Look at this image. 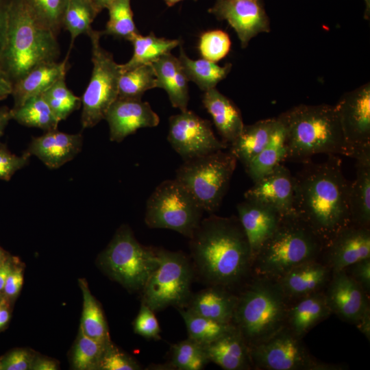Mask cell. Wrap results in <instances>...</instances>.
<instances>
[{
	"label": "cell",
	"mask_w": 370,
	"mask_h": 370,
	"mask_svg": "<svg viewBox=\"0 0 370 370\" xmlns=\"http://www.w3.org/2000/svg\"><path fill=\"white\" fill-rule=\"evenodd\" d=\"M58 366L56 363L47 358H37L34 360L31 369L34 370H56Z\"/></svg>",
	"instance_id": "cell-54"
},
{
	"label": "cell",
	"mask_w": 370,
	"mask_h": 370,
	"mask_svg": "<svg viewBox=\"0 0 370 370\" xmlns=\"http://www.w3.org/2000/svg\"><path fill=\"white\" fill-rule=\"evenodd\" d=\"M167 139L184 161L229 146L215 136L208 120L188 110L170 116Z\"/></svg>",
	"instance_id": "cell-13"
},
{
	"label": "cell",
	"mask_w": 370,
	"mask_h": 370,
	"mask_svg": "<svg viewBox=\"0 0 370 370\" xmlns=\"http://www.w3.org/2000/svg\"><path fill=\"white\" fill-rule=\"evenodd\" d=\"M60 54L57 36L37 23L24 0H10L0 67L12 84L35 66L57 61Z\"/></svg>",
	"instance_id": "cell-4"
},
{
	"label": "cell",
	"mask_w": 370,
	"mask_h": 370,
	"mask_svg": "<svg viewBox=\"0 0 370 370\" xmlns=\"http://www.w3.org/2000/svg\"><path fill=\"white\" fill-rule=\"evenodd\" d=\"M23 282L22 270L20 268L13 269L5 281L3 291L7 296L14 297L19 293Z\"/></svg>",
	"instance_id": "cell-50"
},
{
	"label": "cell",
	"mask_w": 370,
	"mask_h": 370,
	"mask_svg": "<svg viewBox=\"0 0 370 370\" xmlns=\"http://www.w3.org/2000/svg\"><path fill=\"white\" fill-rule=\"evenodd\" d=\"M164 1L168 6L171 7L183 0H164Z\"/></svg>",
	"instance_id": "cell-61"
},
{
	"label": "cell",
	"mask_w": 370,
	"mask_h": 370,
	"mask_svg": "<svg viewBox=\"0 0 370 370\" xmlns=\"http://www.w3.org/2000/svg\"><path fill=\"white\" fill-rule=\"evenodd\" d=\"M321 162L308 160L293 176V212L322 242L324 247L352 223L349 183L336 155Z\"/></svg>",
	"instance_id": "cell-1"
},
{
	"label": "cell",
	"mask_w": 370,
	"mask_h": 370,
	"mask_svg": "<svg viewBox=\"0 0 370 370\" xmlns=\"http://www.w3.org/2000/svg\"><path fill=\"white\" fill-rule=\"evenodd\" d=\"M37 23L56 36L69 0H24Z\"/></svg>",
	"instance_id": "cell-42"
},
{
	"label": "cell",
	"mask_w": 370,
	"mask_h": 370,
	"mask_svg": "<svg viewBox=\"0 0 370 370\" xmlns=\"http://www.w3.org/2000/svg\"><path fill=\"white\" fill-rule=\"evenodd\" d=\"M1 293H0V302L1 301Z\"/></svg>",
	"instance_id": "cell-63"
},
{
	"label": "cell",
	"mask_w": 370,
	"mask_h": 370,
	"mask_svg": "<svg viewBox=\"0 0 370 370\" xmlns=\"http://www.w3.org/2000/svg\"><path fill=\"white\" fill-rule=\"evenodd\" d=\"M151 66L156 75V88H163L166 92L173 108L180 111L188 110V80L178 58L170 51L153 62Z\"/></svg>",
	"instance_id": "cell-25"
},
{
	"label": "cell",
	"mask_w": 370,
	"mask_h": 370,
	"mask_svg": "<svg viewBox=\"0 0 370 370\" xmlns=\"http://www.w3.org/2000/svg\"><path fill=\"white\" fill-rule=\"evenodd\" d=\"M99 369L138 370L140 369V367L134 359L121 352L110 341L105 346Z\"/></svg>",
	"instance_id": "cell-45"
},
{
	"label": "cell",
	"mask_w": 370,
	"mask_h": 370,
	"mask_svg": "<svg viewBox=\"0 0 370 370\" xmlns=\"http://www.w3.org/2000/svg\"><path fill=\"white\" fill-rule=\"evenodd\" d=\"M278 117L285 130V160L304 163L319 153L348 156L334 106L300 104Z\"/></svg>",
	"instance_id": "cell-3"
},
{
	"label": "cell",
	"mask_w": 370,
	"mask_h": 370,
	"mask_svg": "<svg viewBox=\"0 0 370 370\" xmlns=\"http://www.w3.org/2000/svg\"><path fill=\"white\" fill-rule=\"evenodd\" d=\"M254 183L245 193V199L267 205L282 216L294 213L293 176L286 166L278 164Z\"/></svg>",
	"instance_id": "cell-19"
},
{
	"label": "cell",
	"mask_w": 370,
	"mask_h": 370,
	"mask_svg": "<svg viewBox=\"0 0 370 370\" xmlns=\"http://www.w3.org/2000/svg\"><path fill=\"white\" fill-rule=\"evenodd\" d=\"M218 20H225L234 29L243 48L260 33L270 31L262 0H216L208 10Z\"/></svg>",
	"instance_id": "cell-15"
},
{
	"label": "cell",
	"mask_w": 370,
	"mask_h": 370,
	"mask_svg": "<svg viewBox=\"0 0 370 370\" xmlns=\"http://www.w3.org/2000/svg\"><path fill=\"white\" fill-rule=\"evenodd\" d=\"M280 125L278 117L245 125L238 136L229 145L230 151L245 166L269 143Z\"/></svg>",
	"instance_id": "cell-29"
},
{
	"label": "cell",
	"mask_w": 370,
	"mask_h": 370,
	"mask_svg": "<svg viewBox=\"0 0 370 370\" xmlns=\"http://www.w3.org/2000/svg\"><path fill=\"white\" fill-rule=\"evenodd\" d=\"M2 369V366H1V361H0V370Z\"/></svg>",
	"instance_id": "cell-62"
},
{
	"label": "cell",
	"mask_w": 370,
	"mask_h": 370,
	"mask_svg": "<svg viewBox=\"0 0 370 370\" xmlns=\"http://www.w3.org/2000/svg\"><path fill=\"white\" fill-rule=\"evenodd\" d=\"M356 160V177L349 189L351 222L370 227V151L359 156Z\"/></svg>",
	"instance_id": "cell-30"
},
{
	"label": "cell",
	"mask_w": 370,
	"mask_h": 370,
	"mask_svg": "<svg viewBox=\"0 0 370 370\" xmlns=\"http://www.w3.org/2000/svg\"><path fill=\"white\" fill-rule=\"evenodd\" d=\"M360 332L370 340V310H367L355 324Z\"/></svg>",
	"instance_id": "cell-53"
},
{
	"label": "cell",
	"mask_w": 370,
	"mask_h": 370,
	"mask_svg": "<svg viewBox=\"0 0 370 370\" xmlns=\"http://www.w3.org/2000/svg\"><path fill=\"white\" fill-rule=\"evenodd\" d=\"M69 67L67 54L61 62H45L33 68L13 84V108H18L29 99L42 95L58 79L65 77Z\"/></svg>",
	"instance_id": "cell-23"
},
{
	"label": "cell",
	"mask_w": 370,
	"mask_h": 370,
	"mask_svg": "<svg viewBox=\"0 0 370 370\" xmlns=\"http://www.w3.org/2000/svg\"><path fill=\"white\" fill-rule=\"evenodd\" d=\"M178 59L188 80L196 84L204 92L216 88L217 84L227 76L232 66L231 63L219 66L204 58L190 59L182 44Z\"/></svg>",
	"instance_id": "cell-31"
},
{
	"label": "cell",
	"mask_w": 370,
	"mask_h": 370,
	"mask_svg": "<svg viewBox=\"0 0 370 370\" xmlns=\"http://www.w3.org/2000/svg\"><path fill=\"white\" fill-rule=\"evenodd\" d=\"M158 264L142 289V302L153 311L185 308L191 296L193 267L181 251L156 249Z\"/></svg>",
	"instance_id": "cell-9"
},
{
	"label": "cell",
	"mask_w": 370,
	"mask_h": 370,
	"mask_svg": "<svg viewBox=\"0 0 370 370\" xmlns=\"http://www.w3.org/2000/svg\"><path fill=\"white\" fill-rule=\"evenodd\" d=\"M91 42L92 71L89 83L82 99L81 124L82 128L95 126L118 98L119 81L121 71L111 53L100 43L102 31L92 28L88 34Z\"/></svg>",
	"instance_id": "cell-11"
},
{
	"label": "cell",
	"mask_w": 370,
	"mask_h": 370,
	"mask_svg": "<svg viewBox=\"0 0 370 370\" xmlns=\"http://www.w3.org/2000/svg\"><path fill=\"white\" fill-rule=\"evenodd\" d=\"M195 1H197V0H195Z\"/></svg>",
	"instance_id": "cell-64"
},
{
	"label": "cell",
	"mask_w": 370,
	"mask_h": 370,
	"mask_svg": "<svg viewBox=\"0 0 370 370\" xmlns=\"http://www.w3.org/2000/svg\"><path fill=\"white\" fill-rule=\"evenodd\" d=\"M104 119L108 123L110 140L117 143L138 129L153 127L160 123L158 115L148 102L119 97L110 106Z\"/></svg>",
	"instance_id": "cell-17"
},
{
	"label": "cell",
	"mask_w": 370,
	"mask_h": 370,
	"mask_svg": "<svg viewBox=\"0 0 370 370\" xmlns=\"http://www.w3.org/2000/svg\"><path fill=\"white\" fill-rule=\"evenodd\" d=\"M105 271L130 291H142L158 264L156 249L141 245L132 230L122 225L99 258Z\"/></svg>",
	"instance_id": "cell-10"
},
{
	"label": "cell",
	"mask_w": 370,
	"mask_h": 370,
	"mask_svg": "<svg viewBox=\"0 0 370 370\" xmlns=\"http://www.w3.org/2000/svg\"><path fill=\"white\" fill-rule=\"evenodd\" d=\"M348 156L356 159L370 151V85L345 93L334 106Z\"/></svg>",
	"instance_id": "cell-14"
},
{
	"label": "cell",
	"mask_w": 370,
	"mask_h": 370,
	"mask_svg": "<svg viewBox=\"0 0 370 370\" xmlns=\"http://www.w3.org/2000/svg\"><path fill=\"white\" fill-rule=\"evenodd\" d=\"M117 0H92L95 8L99 13L102 10L106 9L112 3Z\"/></svg>",
	"instance_id": "cell-58"
},
{
	"label": "cell",
	"mask_w": 370,
	"mask_h": 370,
	"mask_svg": "<svg viewBox=\"0 0 370 370\" xmlns=\"http://www.w3.org/2000/svg\"><path fill=\"white\" fill-rule=\"evenodd\" d=\"M204 347L209 361L225 370L253 369L249 347L236 328Z\"/></svg>",
	"instance_id": "cell-24"
},
{
	"label": "cell",
	"mask_w": 370,
	"mask_h": 370,
	"mask_svg": "<svg viewBox=\"0 0 370 370\" xmlns=\"http://www.w3.org/2000/svg\"><path fill=\"white\" fill-rule=\"evenodd\" d=\"M109 18L103 35H110L131 41L140 34L133 18L130 0H117L107 8Z\"/></svg>",
	"instance_id": "cell-39"
},
{
	"label": "cell",
	"mask_w": 370,
	"mask_h": 370,
	"mask_svg": "<svg viewBox=\"0 0 370 370\" xmlns=\"http://www.w3.org/2000/svg\"><path fill=\"white\" fill-rule=\"evenodd\" d=\"M12 119L21 125L45 132L58 129L57 119L42 95L34 96L18 108L11 109Z\"/></svg>",
	"instance_id": "cell-34"
},
{
	"label": "cell",
	"mask_w": 370,
	"mask_h": 370,
	"mask_svg": "<svg viewBox=\"0 0 370 370\" xmlns=\"http://www.w3.org/2000/svg\"><path fill=\"white\" fill-rule=\"evenodd\" d=\"M156 88V78L151 64L141 65L121 72L118 97L142 99L143 94Z\"/></svg>",
	"instance_id": "cell-38"
},
{
	"label": "cell",
	"mask_w": 370,
	"mask_h": 370,
	"mask_svg": "<svg viewBox=\"0 0 370 370\" xmlns=\"http://www.w3.org/2000/svg\"><path fill=\"white\" fill-rule=\"evenodd\" d=\"M170 365L179 370H201L210 362L204 345L190 338L173 345Z\"/></svg>",
	"instance_id": "cell-40"
},
{
	"label": "cell",
	"mask_w": 370,
	"mask_h": 370,
	"mask_svg": "<svg viewBox=\"0 0 370 370\" xmlns=\"http://www.w3.org/2000/svg\"><path fill=\"white\" fill-rule=\"evenodd\" d=\"M11 119H12L11 109L7 106L0 107V145L2 143L1 142V138L3 135L5 129Z\"/></svg>",
	"instance_id": "cell-55"
},
{
	"label": "cell",
	"mask_w": 370,
	"mask_h": 370,
	"mask_svg": "<svg viewBox=\"0 0 370 370\" xmlns=\"http://www.w3.org/2000/svg\"><path fill=\"white\" fill-rule=\"evenodd\" d=\"M252 367L261 370H342L345 365L314 358L286 325L266 341L249 347Z\"/></svg>",
	"instance_id": "cell-12"
},
{
	"label": "cell",
	"mask_w": 370,
	"mask_h": 370,
	"mask_svg": "<svg viewBox=\"0 0 370 370\" xmlns=\"http://www.w3.org/2000/svg\"><path fill=\"white\" fill-rule=\"evenodd\" d=\"M332 271L317 260L306 262L293 268L277 281L287 299H297L321 291L327 286Z\"/></svg>",
	"instance_id": "cell-22"
},
{
	"label": "cell",
	"mask_w": 370,
	"mask_h": 370,
	"mask_svg": "<svg viewBox=\"0 0 370 370\" xmlns=\"http://www.w3.org/2000/svg\"><path fill=\"white\" fill-rule=\"evenodd\" d=\"M365 3V18L367 20L370 16V0H364Z\"/></svg>",
	"instance_id": "cell-59"
},
{
	"label": "cell",
	"mask_w": 370,
	"mask_h": 370,
	"mask_svg": "<svg viewBox=\"0 0 370 370\" xmlns=\"http://www.w3.org/2000/svg\"><path fill=\"white\" fill-rule=\"evenodd\" d=\"M238 295L228 289L209 286L190 296L185 308L200 316L214 321L232 323Z\"/></svg>",
	"instance_id": "cell-27"
},
{
	"label": "cell",
	"mask_w": 370,
	"mask_h": 370,
	"mask_svg": "<svg viewBox=\"0 0 370 370\" xmlns=\"http://www.w3.org/2000/svg\"><path fill=\"white\" fill-rule=\"evenodd\" d=\"M13 84L0 67V100L12 95Z\"/></svg>",
	"instance_id": "cell-52"
},
{
	"label": "cell",
	"mask_w": 370,
	"mask_h": 370,
	"mask_svg": "<svg viewBox=\"0 0 370 370\" xmlns=\"http://www.w3.org/2000/svg\"><path fill=\"white\" fill-rule=\"evenodd\" d=\"M34 356L25 349H16L10 352L1 360L3 370L31 369Z\"/></svg>",
	"instance_id": "cell-48"
},
{
	"label": "cell",
	"mask_w": 370,
	"mask_h": 370,
	"mask_svg": "<svg viewBox=\"0 0 370 370\" xmlns=\"http://www.w3.org/2000/svg\"><path fill=\"white\" fill-rule=\"evenodd\" d=\"M202 103L222 140L229 145L238 136L245 125L239 109L216 88L204 92Z\"/></svg>",
	"instance_id": "cell-26"
},
{
	"label": "cell",
	"mask_w": 370,
	"mask_h": 370,
	"mask_svg": "<svg viewBox=\"0 0 370 370\" xmlns=\"http://www.w3.org/2000/svg\"><path fill=\"white\" fill-rule=\"evenodd\" d=\"M286 155L285 130L280 121L269 143L245 166L246 172L255 182L285 160Z\"/></svg>",
	"instance_id": "cell-33"
},
{
	"label": "cell",
	"mask_w": 370,
	"mask_h": 370,
	"mask_svg": "<svg viewBox=\"0 0 370 370\" xmlns=\"http://www.w3.org/2000/svg\"><path fill=\"white\" fill-rule=\"evenodd\" d=\"M30 154L25 151L21 156L12 153L3 143L0 145V180L9 181L14 173L29 163Z\"/></svg>",
	"instance_id": "cell-47"
},
{
	"label": "cell",
	"mask_w": 370,
	"mask_h": 370,
	"mask_svg": "<svg viewBox=\"0 0 370 370\" xmlns=\"http://www.w3.org/2000/svg\"><path fill=\"white\" fill-rule=\"evenodd\" d=\"M83 294V311L80 330L88 337L106 344L110 341L108 326L101 308L92 295L86 282L79 280Z\"/></svg>",
	"instance_id": "cell-35"
},
{
	"label": "cell",
	"mask_w": 370,
	"mask_h": 370,
	"mask_svg": "<svg viewBox=\"0 0 370 370\" xmlns=\"http://www.w3.org/2000/svg\"><path fill=\"white\" fill-rule=\"evenodd\" d=\"M8 259V255L5 251L0 247V264Z\"/></svg>",
	"instance_id": "cell-60"
},
{
	"label": "cell",
	"mask_w": 370,
	"mask_h": 370,
	"mask_svg": "<svg viewBox=\"0 0 370 370\" xmlns=\"http://www.w3.org/2000/svg\"><path fill=\"white\" fill-rule=\"evenodd\" d=\"M204 210L177 180L156 186L146 203L145 222L153 229L175 231L189 239L202 220Z\"/></svg>",
	"instance_id": "cell-8"
},
{
	"label": "cell",
	"mask_w": 370,
	"mask_h": 370,
	"mask_svg": "<svg viewBox=\"0 0 370 370\" xmlns=\"http://www.w3.org/2000/svg\"><path fill=\"white\" fill-rule=\"evenodd\" d=\"M331 314L324 292H316L297 299L294 304L288 306L286 326L302 338Z\"/></svg>",
	"instance_id": "cell-28"
},
{
	"label": "cell",
	"mask_w": 370,
	"mask_h": 370,
	"mask_svg": "<svg viewBox=\"0 0 370 370\" xmlns=\"http://www.w3.org/2000/svg\"><path fill=\"white\" fill-rule=\"evenodd\" d=\"M98 14L92 0H69L62 18V27L71 34L70 50L78 36L88 35Z\"/></svg>",
	"instance_id": "cell-36"
},
{
	"label": "cell",
	"mask_w": 370,
	"mask_h": 370,
	"mask_svg": "<svg viewBox=\"0 0 370 370\" xmlns=\"http://www.w3.org/2000/svg\"><path fill=\"white\" fill-rule=\"evenodd\" d=\"M345 270L369 295L370 293V258L357 262Z\"/></svg>",
	"instance_id": "cell-49"
},
{
	"label": "cell",
	"mask_w": 370,
	"mask_h": 370,
	"mask_svg": "<svg viewBox=\"0 0 370 370\" xmlns=\"http://www.w3.org/2000/svg\"><path fill=\"white\" fill-rule=\"evenodd\" d=\"M236 163L230 151L219 150L184 160L175 179L191 193L204 212L213 214L222 203Z\"/></svg>",
	"instance_id": "cell-7"
},
{
	"label": "cell",
	"mask_w": 370,
	"mask_h": 370,
	"mask_svg": "<svg viewBox=\"0 0 370 370\" xmlns=\"http://www.w3.org/2000/svg\"><path fill=\"white\" fill-rule=\"evenodd\" d=\"M193 269L209 286L230 289L251 271L249 245L238 217L210 214L190 238Z\"/></svg>",
	"instance_id": "cell-2"
},
{
	"label": "cell",
	"mask_w": 370,
	"mask_h": 370,
	"mask_svg": "<svg viewBox=\"0 0 370 370\" xmlns=\"http://www.w3.org/2000/svg\"><path fill=\"white\" fill-rule=\"evenodd\" d=\"M325 262L332 272L345 270L370 258V227L349 224L323 248Z\"/></svg>",
	"instance_id": "cell-18"
},
{
	"label": "cell",
	"mask_w": 370,
	"mask_h": 370,
	"mask_svg": "<svg viewBox=\"0 0 370 370\" xmlns=\"http://www.w3.org/2000/svg\"><path fill=\"white\" fill-rule=\"evenodd\" d=\"M323 248L320 239L295 213L282 216L260 249L251 270L254 276L278 280L296 266L317 260Z\"/></svg>",
	"instance_id": "cell-6"
},
{
	"label": "cell",
	"mask_w": 370,
	"mask_h": 370,
	"mask_svg": "<svg viewBox=\"0 0 370 370\" xmlns=\"http://www.w3.org/2000/svg\"><path fill=\"white\" fill-rule=\"evenodd\" d=\"M287 299L275 280L254 276L238 295L232 323L249 347L286 325Z\"/></svg>",
	"instance_id": "cell-5"
},
{
	"label": "cell",
	"mask_w": 370,
	"mask_h": 370,
	"mask_svg": "<svg viewBox=\"0 0 370 370\" xmlns=\"http://www.w3.org/2000/svg\"><path fill=\"white\" fill-rule=\"evenodd\" d=\"M13 269L8 259L0 264V291H3L5 281Z\"/></svg>",
	"instance_id": "cell-56"
},
{
	"label": "cell",
	"mask_w": 370,
	"mask_h": 370,
	"mask_svg": "<svg viewBox=\"0 0 370 370\" xmlns=\"http://www.w3.org/2000/svg\"><path fill=\"white\" fill-rule=\"evenodd\" d=\"M106 344L101 343L88 337L79 329V336L72 357L75 369H99L100 360Z\"/></svg>",
	"instance_id": "cell-43"
},
{
	"label": "cell",
	"mask_w": 370,
	"mask_h": 370,
	"mask_svg": "<svg viewBox=\"0 0 370 370\" xmlns=\"http://www.w3.org/2000/svg\"><path fill=\"white\" fill-rule=\"evenodd\" d=\"M10 0H0V54L4 46Z\"/></svg>",
	"instance_id": "cell-51"
},
{
	"label": "cell",
	"mask_w": 370,
	"mask_h": 370,
	"mask_svg": "<svg viewBox=\"0 0 370 370\" xmlns=\"http://www.w3.org/2000/svg\"><path fill=\"white\" fill-rule=\"evenodd\" d=\"M236 209L253 263L262 245L276 229L282 215L267 205L248 199L238 203Z\"/></svg>",
	"instance_id": "cell-20"
},
{
	"label": "cell",
	"mask_w": 370,
	"mask_h": 370,
	"mask_svg": "<svg viewBox=\"0 0 370 370\" xmlns=\"http://www.w3.org/2000/svg\"><path fill=\"white\" fill-rule=\"evenodd\" d=\"M135 333L145 338L159 340L160 328L154 311L143 303L134 323Z\"/></svg>",
	"instance_id": "cell-46"
},
{
	"label": "cell",
	"mask_w": 370,
	"mask_h": 370,
	"mask_svg": "<svg viewBox=\"0 0 370 370\" xmlns=\"http://www.w3.org/2000/svg\"><path fill=\"white\" fill-rule=\"evenodd\" d=\"M42 96L60 121L65 120L82 106L81 97L68 88L65 77L56 82Z\"/></svg>",
	"instance_id": "cell-41"
},
{
	"label": "cell",
	"mask_w": 370,
	"mask_h": 370,
	"mask_svg": "<svg viewBox=\"0 0 370 370\" xmlns=\"http://www.w3.org/2000/svg\"><path fill=\"white\" fill-rule=\"evenodd\" d=\"M2 301L0 302V328H3L10 319V312L7 306Z\"/></svg>",
	"instance_id": "cell-57"
},
{
	"label": "cell",
	"mask_w": 370,
	"mask_h": 370,
	"mask_svg": "<svg viewBox=\"0 0 370 370\" xmlns=\"http://www.w3.org/2000/svg\"><path fill=\"white\" fill-rule=\"evenodd\" d=\"M82 134H68L56 130L33 137L26 151L36 156L51 169H58L73 160L82 150Z\"/></svg>",
	"instance_id": "cell-21"
},
{
	"label": "cell",
	"mask_w": 370,
	"mask_h": 370,
	"mask_svg": "<svg viewBox=\"0 0 370 370\" xmlns=\"http://www.w3.org/2000/svg\"><path fill=\"white\" fill-rule=\"evenodd\" d=\"M186 326L188 337L206 345L235 327L232 323H221L194 313L186 308H178Z\"/></svg>",
	"instance_id": "cell-37"
},
{
	"label": "cell",
	"mask_w": 370,
	"mask_h": 370,
	"mask_svg": "<svg viewBox=\"0 0 370 370\" xmlns=\"http://www.w3.org/2000/svg\"><path fill=\"white\" fill-rule=\"evenodd\" d=\"M324 293L332 313L352 324L370 310L368 295L345 270L332 272Z\"/></svg>",
	"instance_id": "cell-16"
},
{
	"label": "cell",
	"mask_w": 370,
	"mask_h": 370,
	"mask_svg": "<svg viewBox=\"0 0 370 370\" xmlns=\"http://www.w3.org/2000/svg\"><path fill=\"white\" fill-rule=\"evenodd\" d=\"M230 48V38L224 31L214 29L200 36L198 49L204 59L217 62L227 55Z\"/></svg>",
	"instance_id": "cell-44"
},
{
	"label": "cell",
	"mask_w": 370,
	"mask_h": 370,
	"mask_svg": "<svg viewBox=\"0 0 370 370\" xmlns=\"http://www.w3.org/2000/svg\"><path fill=\"white\" fill-rule=\"evenodd\" d=\"M130 42L133 45V55L126 63L120 64L121 72L141 65L151 64L182 43L180 39L157 37L153 32L147 36L138 34Z\"/></svg>",
	"instance_id": "cell-32"
}]
</instances>
